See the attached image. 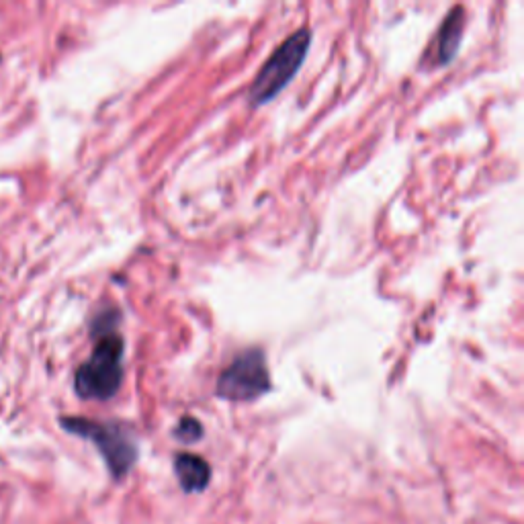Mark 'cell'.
Segmentation results:
<instances>
[{
  "mask_svg": "<svg viewBox=\"0 0 524 524\" xmlns=\"http://www.w3.org/2000/svg\"><path fill=\"white\" fill-rule=\"evenodd\" d=\"M174 436H177L179 441L191 445V443L199 441L201 436H203V426H201L199 420H195V418H191V416H185V418L179 422V426L174 428Z\"/></svg>",
  "mask_w": 524,
  "mask_h": 524,
  "instance_id": "52a82bcc",
  "label": "cell"
},
{
  "mask_svg": "<svg viewBox=\"0 0 524 524\" xmlns=\"http://www.w3.org/2000/svg\"><path fill=\"white\" fill-rule=\"evenodd\" d=\"M60 422L64 430L95 443L115 479L125 477L138 461V445L125 428L86 418H62Z\"/></svg>",
  "mask_w": 524,
  "mask_h": 524,
  "instance_id": "3957f363",
  "label": "cell"
},
{
  "mask_svg": "<svg viewBox=\"0 0 524 524\" xmlns=\"http://www.w3.org/2000/svg\"><path fill=\"white\" fill-rule=\"evenodd\" d=\"M174 473H177L181 488L185 492H201L207 488L211 479V469L207 461L189 453L177 455V459H174Z\"/></svg>",
  "mask_w": 524,
  "mask_h": 524,
  "instance_id": "5b68a950",
  "label": "cell"
},
{
  "mask_svg": "<svg viewBox=\"0 0 524 524\" xmlns=\"http://www.w3.org/2000/svg\"><path fill=\"white\" fill-rule=\"evenodd\" d=\"M113 314H103L93 326L99 338L91 359L78 367L74 377L82 400H111L123 381V338L115 332Z\"/></svg>",
  "mask_w": 524,
  "mask_h": 524,
  "instance_id": "6da1fadb",
  "label": "cell"
},
{
  "mask_svg": "<svg viewBox=\"0 0 524 524\" xmlns=\"http://www.w3.org/2000/svg\"><path fill=\"white\" fill-rule=\"evenodd\" d=\"M271 389V375L267 369L265 353L250 348L222 373L217 381V396L230 402H250Z\"/></svg>",
  "mask_w": 524,
  "mask_h": 524,
  "instance_id": "277c9868",
  "label": "cell"
},
{
  "mask_svg": "<svg viewBox=\"0 0 524 524\" xmlns=\"http://www.w3.org/2000/svg\"><path fill=\"white\" fill-rule=\"evenodd\" d=\"M463 29H465V13L461 7H455L447 21L443 23L439 31V43H436V56H439L441 64H447L455 58L459 43L463 39Z\"/></svg>",
  "mask_w": 524,
  "mask_h": 524,
  "instance_id": "8992f818",
  "label": "cell"
},
{
  "mask_svg": "<svg viewBox=\"0 0 524 524\" xmlns=\"http://www.w3.org/2000/svg\"><path fill=\"white\" fill-rule=\"evenodd\" d=\"M310 41H312V33L308 29H301L289 35L275 50L269 62L258 72L250 89V103L254 107L269 103L285 89L289 80L297 74L305 56H308Z\"/></svg>",
  "mask_w": 524,
  "mask_h": 524,
  "instance_id": "7a4b0ae2",
  "label": "cell"
}]
</instances>
